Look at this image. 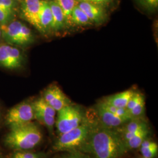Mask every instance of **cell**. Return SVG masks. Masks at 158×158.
I'll return each instance as SVG.
<instances>
[{
    "label": "cell",
    "instance_id": "cell-1",
    "mask_svg": "<svg viewBox=\"0 0 158 158\" xmlns=\"http://www.w3.org/2000/svg\"><path fill=\"white\" fill-rule=\"evenodd\" d=\"M129 151L118 131L94 121L83 153L92 158H118Z\"/></svg>",
    "mask_w": 158,
    "mask_h": 158
},
{
    "label": "cell",
    "instance_id": "cell-2",
    "mask_svg": "<svg viewBox=\"0 0 158 158\" xmlns=\"http://www.w3.org/2000/svg\"><path fill=\"white\" fill-rule=\"evenodd\" d=\"M4 138L6 147L14 151H28L38 145L43 135L37 125L32 122L10 128Z\"/></svg>",
    "mask_w": 158,
    "mask_h": 158
},
{
    "label": "cell",
    "instance_id": "cell-3",
    "mask_svg": "<svg viewBox=\"0 0 158 158\" xmlns=\"http://www.w3.org/2000/svg\"><path fill=\"white\" fill-rule=\"evenodd\" d=\"M95 120L87 118L73 130L60 134L53 145L56 151H79L83 153Z\"/></svg>",
    "mask_w": 158,
    "mask_h": 158
},
{
    "label": "cell",
    "instance_id": "cell-4",
    "mask_svg": "<svg viewBox=\"0 0 158 158\" xmlns=\"http://www.w3.org/2000/svg\"><path fill=\"white\" fill-rule=\"evenodd\" d=\"M2 38L11 45L25 46L34 41V36L28 27L19 21H13L1 26Z\"/></svg>",
    "mask_w": 158,
    "mask_h": 158
},
{
    "label": "cell",
    "instance_id": "cell-5",
    "mask_svg": "<svg viewBox=\"0 0 158 158\" xmlns=\"http://www.w3.org/2000/svg\"><path fill=\"white\" fill-rule=\"evenodd\" d=\"M85 118V115L80 108L70 104L57 111L55 125L60 135L78 127Z\"/></svg>",
    "mask_w": 158,
    "mask_h": 158
},
{
    "label": "cell",
    "instance_id": "cell-6",
    "mask_svg": "<svg viewBox=\"0 0 158 158\" xmlns=\"http://www.w3.org/2000/svg\"><path fill=\"white\" fill-rule=\"evenodd\" d=\"M33 119L34 111L32 102H22L10 108L6 114V124L10 128L28 123Z\"/></svg>",
    "mask_w": 158,
    "mask_h": 158
},
{
    "label": "cell",
    "instance_id": "cell-7",
    "mask_svg": "<svg viewBox=\"0 0 158 158\" xmlns=\"http://www.w3.org/2000/svg\"><path fill=\"white\" fill-rule=\"evenodd\" d=\"M23 53L18 48L9 44L0 45V68L17 70L24 64Z\"/></svg>",
    "mask_w": 158,
    "mask_h": 158
},
{
    "label": "cell",
    "instance_id": "cell-8",
    "mask_svg": "<svg viewBox=\"0 0 158 158\" xmlns=\"http://www.w3.org/2000/svg\"><path fill=\"white\" fill-rule=\"evenodd\" d=\"M32 104L34 109V119L52 131L56 121V111L55 110L48 104L42 97L32 102Z\"/></svg>",
    "mask_w": 158,
    "mask_h": 158
},
{
    "label": "cell",
    "instance_id": "cell-9",
    "mask_svg": "<svg viewBox=\"0 0 158 158\" xmlns=\"http://www.w3.org/2000/svg\"><path fill=\"white\" fill-rule=\"evenodd\" d=\"M42 97L56 112L72 104L70 100L56 85H51L47 87Z\"/></svg>",
    "mask_w": 158,
    "mask_h": 158
},
{
    "label": "cell",
    "instance_id": "cell-10",
    "mask_svg": "<svg viewBox=\"0 0 158 158\" xmlns=\"http://www.w3.org/2000/svg\"><path fill=\"white\" fill-rule=\"evenodd\" d=\"M40 1L41 0H23L21 13L25 20L42 33L40 19Z\"/></svg>",
    "mask_w": 158,
    "mask_h": 158
},
{
    "label": "cell",
    "instance_id": "cell-11",
    "mask_svg": "<svg viewBox=\"0 0 158 158\" xmlns=\"http://www.w3.org/2000/svg\"><path fill=\"white\" fill-rule=\"evenodd\" d=\"M77 6L93 23L100 25L106 21L107 15L103 6L85 1H79Z\"/></svg>",
    "mask_w": 158,
    "mask_h": 158
},
{
    "label": "cell",
    "instance_id": "cell-12",
    "mask_svg": "<svg viewBox=\"0 0 158 158\" xmlns=\"http://www.w3.org/2000/svg\"><path fill=\"white\" fill-rule=\"evenodd\" d=\"M96 112L100 123L108 128L115 129L130 121L109 111L99 103L96 106Z\"/></svg>",
    "mask_w": 158,
    "mask_h": 158
},
{
    "label": "cell",
    "instance_id": "cell-13",
    "mask_svg": "<svg viewBox=\"0 0 158 158\" xmlns=\"http://www.w3.org/2000/svg\"><path fill=\"white\" fill-rule=\"evenodd\" d=\"M148 126L147 121L143 118H134L115 129L118 131L125 142L138 131Z\"/></svg>",
    "mask_w": 158,
    "mask_h": 158
},
{
    "label": "cell",
    "instance_id": "cell-14",
    "mask_svg": "<svg viewBox=\"0 0 158 158\" xmlns=\"http://www.w3.org/2000/svg\"><path fill=\"white\" fill-rule=\"evenodd\" d=\"M40 19L42 34L52 31L53 18L48 0H41L40 1Z\"/></svg>",
    "mask_w": 158,
    "mask_h": 158
},
{
    "label": "cell",
    "instance_id": "cell-15",
    "mask_svg": "<svg viewBox=\"0 0 158 158\" xmlns=\"http://www.w3.org/2000/svg\"><path fill=\"white\" fill-rule=\"evenodd\" d=\"M48 1L53 18L52 31L55 32L60 31L66 26L63 12L61 8L55 1L53 0H49Z\"/></svg>",
    "mask_w": 158,
    "mask_h": 158
},
{
    "label": "cell",
    "instance_id": "cell-16",
    "mask_svg": "<svg viewBox=\"0 0 158 158\" xmlns=\"http://www.w3.org/2000/svg\"><path fill=\"white\" fill-rule=\"evenodd\" d=\"M134 93L135 91L132 90L124 91L112 96H108L104 99L103 102L116 107L126 108L128 102Z\"/></svg>",
    "mask_w": 158,
    "mask_h": 158
},
{
    "label": "cell",
    "instance_id": "cell-17",
    "mask_svg": "<svg viewBox=\"0 0 158 158\" xmlns=\"http://www.w3.org/2000/svg\"><path fill=\"white\" fill-rule=\"evenodd\" d=\"M150 135V128L149 127H147L138 131L134 134L129 139L125 141V143L128 147V149H134L139 148L142 143L145 139H148Z\"/></svg>",
    "mask_w": 158,
    "mask_h": 158
},
{
    "label": "cell",
    "instance_id": "cell-18",
    "mask_svg": "<svg viewBox=\"0 0 158 158\" xmlns=\"http://www.w3.org/2000/svg\"><path fill=\"white\" fill-rule=\"evenodd\" d=\"M57 3L62 10L66 26H71L72 24L71 14L74 7L77 5V0H53Z\"/></svg>",
    "mask_w": 158,
    "mask_h": 158
},
{
    "label": "cell",
    "instance_id": "cell-19",
    "mask_svg": "<svg viewBox=\"0 0 158 158\" xmlns=\"http://www.w3.org/2000/svg\"><path fill=\"white\" fill-rule=\"evenodd\" d=\"M71 19L72 24L76 25L85 26L93 24L86 14L79 8L77 4L74 7L72 11Z\"/></svg>",
    "mask_w": 158,
    "mask_h": 158
},
{
    "label": "cell",
    "instance_id": "cell-20",
    "mask_svg": "<svg viewBox=\"0 0 158 158\" xmlns=\"http://www.w3.org/2000/svg\"><path fill=\"white\" fill-rule=\"evenodd\" d=\"M139 149L142 157L144 158H154L158 155V144L148 139L142 143Z\"/></svg>",
    "mask_w": 158,
    "mask_h": 158
},
{
    "label": "cell",
    "instance_id": "cell-21",
    "mask_svg": "<svg viewBox=\"0 0 158 158\" xmlns=\"http://www.w3.org/2000/svg\"><path fill=\"white\" fill-rule=\"evenodd\" d=\"M145 111V99L143 96L135 106L129 111V113L133 118H143Z\"/></svg>",
    "mask_w": 158,
    "mask_h": 158
},
{
    "label": "cell",
    "instance_id": "cell-22",
    "mask_svg": "<svg viewBox=\"0 0 158 158\" xmlns=\"http://www.w3.org/2000/svg\"><path fill=\"white\" fill-rule=\"evenodd\" d=\"M135 1L148 11H155L158 9V0H135Z\"/></svg>",
    "mask_w": 158,
    "mask_h": 158
},
{
    "label": "cell",
    "instance_id": "cell-23",
    "mask_svg": "<svg viewBox=\"0 0 158 158\" xmlns=\"http://www.w3.org/2000/svg\"><path fill=\"white\" fill-rule=\"evenodd\" d=\"M42 156L39 153L31 152L27 151H15L11 158H41Z\"/></svg>",
    "mask_w": 158,
    "mask_h": 158
},
{
    "label": "cell",
    "instance_id": "cell-24",
    "mask_svg": "<svg viewBox=\"0 0 158 158\" xmlns=\"http://www.w3.org/2000/svg\"><path fill=\"white\" fill-rule=\"evenodd\" d=\"M14 14L0 7V24L1 26L5 25L10 23Z\"/></svg>",
    "mask_w": 158,
    "mask_h": 158
},
{
    "label": "cell",
    "instance_id": "cell-25",
    "mask_svg": "<svg viewBox=\"0 0 158 158\" xmlns=\"http://www.w3.org/2000/svg\"><path fill=\"white\" fill-rule=\"evenodd\" d=\"M16 2L12 0H0V7L12 14L15 11Z\"/></svg>",
    "mask_w": 158,
    "mask_h": 158
},
{
    "label": "cell",
    "instance_id": "cell-26",
    "mask_svg": "<svg viewBox=\"0 0 158 158\" xmlns=\"http://www.w3.org/2000/svg\"><path fill=\"white\" fill-rule=\"evenodd\" d=\"M60 158H89L85 153L79 151L68 152V153L64 155Z\"/></svg>",
    "mask_w": 158,
    "mask_h": 158
},
{
    "label": "cell",
    "instance_id": "cell-27",
    "mask_svg": "<svg viewBox=\"0 0 158 158\" xmlns=\"http://www.w3.org/2000/svg\"><path fill=\"white\" fill-rule=\"evenodd\" d=\"M79 1H85V2H91L94 4H97L98 5L104 6L107 5L108 4L111 0H77Z\"/></svg>",
    "mask_w": 158,
    "mask_h": 158
},
{
    "label": "cell",
    "instance_id": "cell-28",
    "mask_svg": "<svg viewBox=\"0 0 158 158\" xmlns=\"http://www.w3.org/2000/svg\"><path fill=\"white\" fill-rule=\"evenodd\" d=\"M1 36H2V33H1V28H0V39L1 38Z\"/></svg>",
    "mask_w": 158,
    "mask_h": 158
},
{
    "label": "cell",
    "instance_id": "cell-29",
    "mask_svg": "<svg viewBox=\"0 0 158 158\" xmlns=\"http://www.w3.org/2000/svg\"><path fill=\"white\" fill-rule=\"evenodd\" d=\"M12 1H15V2H17V1H23V0H12Z\"/></svg>",
    "mask_w": 158,
    "mask_h": 158
},
{
    "label": "cell",
    "instance_id": "cell-30",
    "mask_svg": "<svg viewBox=\"0 0 158 158\" xmlns=\"http://www.w3.org/2000/svg\"><path fill=\"white\" fill-rule=\"evenodd\" d=\"M0 158H2V155H1V152H0Z\"/></svg>",
    "mask_w": 158,
    "mask_h": 158
},
{
    "label": "cell",
    "instance_id": "cell-31",
    "mask_svg": "<svg viewBox=\"0 0 158 158\" xmlns=\"http://www.w3.org/2000/svg\"><path fill=\"white\" fill-rule=\"evenodd\" d=\"M0 118H1V110H0Z\"/></svg>",
    "mask_w": 158,
    "mask_h": 158
},
{
    "label": "cell",
    "instance_id": "cell-32",
    "mask_svg": "<svg viewBox=\"0 0 158 158\" xmlns=\"http://www.w3.org/2000/svg\"><path fill=\"white\" fill-rule=\"evenodd\" d=\"M144 158V157H142V156L141 158Z\"/></svg>",
    "mask_w": 158,
    "mask_h": 158
}]
</instances>
